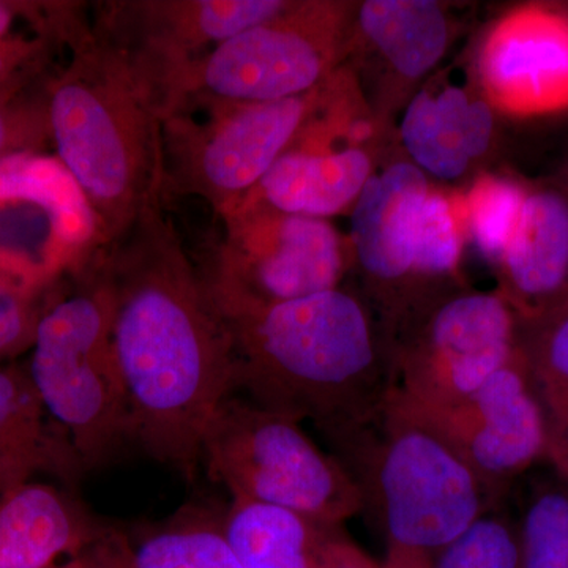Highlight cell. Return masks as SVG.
<instances>
[{
    "label": "cell",
    "mask_w": 568,
    "mask_h": 568,
    "mask_svg": "<svg viewBox=\"0 0 568 568\" xmlns=\"http://www.w3.org/2000/svg\"><path fill=\"white\" fill-rule=\"evenodd\" d=\"M97 260L132 439L192 481L205 428L233 394L226 325L162 205L100 248Z\"/></svg>",
    "instance_id": "6da1fadb"
},
{
    "label": "cell",
    "mask_w": 568,
    "mask_h": 568,
    "mask_svg": "<svg viewBox=\"0 0 568 568\" xmlns=\"http://www.w3.org/2000/svg\"><path fill=\"white\" fill-rule=\"evenodd\" d=\"M222 320L233 394L298 424L312 422L332 448L386 403V339L361 294L339 286Z\"/></svg>",
    "instance_id": "7a4b0ae2"
},
{
    "label": "cell",
    "mask_w": 568,
    "mask_h": 568,
    "mask_svg": "<svg viewBox=\"0 0 568 568\" xmlns=\"http://www.w3.org/2000/svg\"><path fill=\"white\" fill-rule=\"evenodd\" d=\"M44 85L50 140L91 205L103 246L163 200L162 121L121 52L91 21Z\"/></svg>",
    "instance_id": "3957f363"
},
{
    "label": "cell",
    "mask_w": 568,
    "mask_h": 568,
    "mask_svg": "<svg viewBox=\"0 0 568 568\" xmlns=\"http://www.w3.org/2000/svg\"><path fill=\"white\" fill-rule=\"evenodd\" d=\"M332 455L354 478L388 548L435 556L499 507L435 426L388 396Z\"/></svg>",
    "instance_id": "277c9868"
},
{
    "label": "cell",
    "mask_w": 568,
    "mask_h": 568,
    "mask_svg": "<svg viewBox=\"0 0 568 568\" xmlns=\"http://www.w3.org/2000/svg\"><path fill=\"white\" fill-rule=\"evenodd\" d=\"M97 252L74 290L44 305L28 368L44 409L85 470L132 439V420L111 338L110 297Z\"/></svg>",
    "instance_id": "5b68a950"
},
{
    "label": "cell",
    "mask_w": 568,
    "mask_h": 568,
    "mask_svg": "<svg viewBox=\"0 0 568 568\" xmlns=\"http://www.w3.org/2000/svg\"><path fill=\"white\" fill-rule=\"evenodd\" d=\"M354 9L335 0H291L282 13L186 67L164 95L160 121L194 104L274 102L315 91L349 54Z\"/></svg>",
    "instance_id": "8992f818"
},
{
    "label": "cell",
    "mask_w": 568,
    "mask_h": 568,
    "mask_svg": "<svg viewBox=\"0 0 568 568\" xmlns=\"http://www.w3.org/2000/svg\"><path fill=\"white\" fill-rule=\"evenodd\" d=\"M201 465L233 499L290 508L332 526L364 514L361 489L334 455L321 450L298 422L237 394L213 413Z\"/></svg>",
    "instance_id": "52a82bcc"
},
{
    "label": "cell",
    "mask_w": 568,
    "mask_h": 568,
    "mask_svg": "<svg viewBox=\"0 0 568 568\" xmlns=\"http://www.w3.org/2000/svg\"><path fill=\"white\" fill-rule=\"evenodd\" d=\"M325 85L274 102L194 104L162 121L163 196H196L224 219L293 144Z\"/></svg>",
    "instance_id": "ba28073f"
},
{
    "label": "cell",
    "mask_w": 568,
    "mask_h": 568,
    "mask_svg": "<svg viewBox=\"0 0 568 568\" xmlns=\"http://www.w3.org/2000/svg\"><path fill=\"white\" fill-rule=\"evenodd\" d=\"M519 351V320L499 291L447 287L387 338L388 398L414 410L476 392Z\"/></svg>",
    "instance_id": "9c48e42d"
},
{
    "label": "cell",
    "mask_w": 568,
    "mask_h": 568,
    "mask_svg": "<svg viewBox=\"0 0 568 568\" xmlns=\"http://www.w3.org/2000/svg\"><path fill=\"white\" fill-rule=\"evenodd\" d=\"M222 241L200 272L220 316L336 290L349 271V242L328 220L268 209H235Z\"/></svg>",
    "instance_id": "30bf717a"
},
{
    "label": "cell",
    "mask_w": 568,
    "mask_h": 568,
    "mask_svg": "<svg viewBox=\"0 0 568 568\" xmlns=\"http://www.w3.org/2000/svg\"><path fill=\"white\" fill-rule=\"evenodd\" d=\"M376 126L379 121L362 100L354 74L342 67L327 81L313 118L235 209L321 220L353 211L377 168Z\"/></svg>",
    "instance_id": "8fae6325"
},
{
    "label": "cell",
    "mask_w": 568,
    "mask_h": 568,
    "mask_svg": "<svg viewBox=\"0 0 568 568\" xmlns=\"http://www.w3.org/2000/svg\"><path fill=\"white\" fill-rule=\"evenodd\" d=\"M100 248L91 205L58 156L22 151L0 160V275L41 294Z\"/></svg>",
    "instance_id": "7c38bea8"
},
{
    "label": "cell",
    "mask_w": 568,
    "mask_h": 568,
    "mask_svg": "<svg viewBox=\"0 0 568 568\" xmlns=\"http://www.w3.org/2000/svg\"><path fill=\"white\" fill-rule=\"evenodd\" d=\"M291 0H114L93 9L92 28L132 69L160 118L186 67L239 33L271 20Z\"/></svg>",
    "instance_id": "4fadbf2b"
},
{
    "label": "cell",
    "mask_w": 568,
    "mask_h": 568,
    "mask_svg": "<svg viewBox=\"0 0 568 568\" xmlns=\"http://www.w3.org/2000/svg\"><path fill=\"white\" fill-rule=\"evenodd\" d=\"M410 410L435 426L497 504L523 474L548 459L547 420L521 347L465 398L436 409Z\"/></svg>",
    "instance_id": "5bb4252c"
},
{
    "label": "cell",
    "mask_w": 568,
    "mask_h": 568,
    "mask_svg": "<svg viewBox=\"0 0 568 568\" xmlns=\"http://www.w3.org/2000/svg\"><path fill=\"white\" fill-rule=\"evenodd\" d=\"M432 183L409 160L386 164L366 182L351 211V257L365 280L366 304L388 338L424 304L413 276L418 212Z\"/></svg>",
    "instance_id": "9a60e30c"
},
{
    "label": "cell",
    "mask_w": 568,
    "mask_h": 568,
    "mask_svg": "<svg viewBox=\"0 0 568 568\" xmlns=\"http://www.w3.org/2000/svg\"><path fill=\"white\" fill-rule=\"evenodd\" d=\"M477 85L507 114L568 110V10L529 3L507 11L481 41Z\"/></svg>",
    "instance_id": "2e32d148"
},
{
    "label": "cell",
    "mask_w": 568,
    "mask_h": 568,
    "mask_svg": "<svg viewBox=\"0 0 568 568\" xmlns=\"http://www.w3.org/2000/svg\"><path fill=\"white\" fill-rule=\"evenodd\" d=\"M407 160L426 178L465 179L496 140V110L473 82L433 80L409 100L399 122Z\"/></svg>",
    "instance_id": "e0dca14e"
},
{
    "label": "cell",
    "mask_w": 568,
    "mask_h": 568,
    "mask_svg": "<svg viewBox=\"0 0 568 568\" xmlns=\"http://www.w3.org/2000/svg\"><path fill=\"white\" fill-rule=\"evenodd\" d=\"M499 291L519 323L537 320L568 295V192L529 189L521 216L496 265Z\"/></svg>",
    "instance_id": "ac0fdd59"
},
{
    "label": "cell",
    "mask_w": 568,
    "mask_h": 568,
    "mask_svg": "<svg viewBox=\"0 0 568 568\" xmlns=\"http://www.w3.org/2000/svg\"><path fill=\"white\" fill-rule=\"evenodd\" d=\"M114 528L52 485L29 481L0 495V568H48Z\"/></svg>",
    "instance_id": "d6986e66"
},
{
    "label": "cell",
    "mask_w": 568,
    "mask_h": 568,
    "mask_svg": "<svg viewBox=\"0 0 568 568\" xmlns=\"http://www.w3.org/2000/svg\"><path fill=\"white\" fill-rule=\"evenodd\" d=\"M39 473L74 484L88 470L44 409L28 368L0 365V495Z\"/></svg>",
    "instance_id": "ffe728a7"
},
{
    "label": "cell",
    "mask_w": 568,
    "mask_h": 568,
    "mask_svg": "<svg viewBox=\"0 0 568 568\" xmlns=\"http://www.w3.org/2000/svg\"><path fill=\"white\" fill-rule=\"evenodd\" d=\"M454 39L447 7L435 0L355 3L351 44L375 54L402 91L435 70Z\"/></svg>",
    "instance_id": "44dd1931"
},
{
    "label": "cell",
    "mask_w": 568,
    "mask_h": 568,
    "mask_svg": "<svg viewBox=\"0 0 568 568\" xmlns=\"http://www.w3.org/2000/svg\"><path fill=\"white\" fill-rule=\"evenodd\" d=\"M342 526L290 508L233 499L223 532L242 568H324Z\"/></svg>",
    "instance_id": "7402d4cb"
},
{
    "label": "cell",
    "mask_w": 568,
    "mask_h": 568,
    "mask_svg": "<svg viewBox=\"0 0 568 568\" xmlns=\"http://www.w3.org/2000/svg\"><path fill=\"white\" fill-rule=\"evenodd\" d=\"M519 347L548 429V462L568 458V295L548 313L519 323Z\"/></svg>",
    "instance_id": "603a6c76"
},
{
    "label": "cell",
    "mask_w": 568,
    "mask_h": 568,
    "mask_svg": "<svg viewBox=\"0 0 568 568\" xmlns=\"http://www.w3.org/2000/svg\"><path fill=\"white\" fill-rule=\"evenodd\" d=\"M132 568L242 567L224 537L223 515L186 506L133 547Z\"/></svg>",
    "instance_id": "cb8c5ba5"
},
{
    "label": "cell",
    "mask_w": 568,
    "mask_h": 568,
    "mask_svg": "<svg viewBox=\"0 0 568 568\" xmlns=\"http://www.w3.org/2000/svg\"><path fill=\"white\" fill-rule=\"evenodd\" d=\"M463 230L459 200L432 186L418 212L413 276L422 301L459 284Z\"/></svg>",
    "instance_id": "d4e9b609"
},
{
    "label": "cell",
    "mask_w": 568,
    "mask_h": 568,
    "mask_svg": "<svg viewBox=\"0 0 568 568\" xmlns=\"http://www.w3.org/2000/svg\"><path fill=\"white\" fill-rule=\"evenodd\" d=\"M528 186L503 175H478L459 200L465 237L485 260L499 264L517 230Z\"/></svg>",
    "instance_id": "484cf974"
},
{
    "label": "cell",
    "mask_w": 568,
    "mask_h": 568,
    "mask_svg": "<svg viewBox=\"0 0 568 568\" xmlns=\"http://www.w3.org/2000/svg\"><path fill=\"white\" fill-rule=\"evenodd\" d=\"M518 530L521 568H568V485L564 478L544 481L530 493Z\"/></svg>",
    "instance_id": "4316f807"
},
{
    "label": "cell",
    "mask_w": 568,
    "mask_h": 568,
    "mask_svg": "<svg viewBox=\"0 0 568 568\" xmlns=\"http://www.w3.org/2000/svg\"><path fill=\"white\" fill-rule=\"evenodd\" d=\"M433 568H521L519 530L491 508L433 556Z\"/></svg>",
    "instance_id": "83f0119b"
},
{
    "label": "cell",
    "mask_w": 568,
    "mask_h": 568,
    "mask_svg": "<svg viewBox=\"0 0 568 568\" xmlns=\"http://www.w3.org/2000/svg\"><path fill=\"white\" fill-rule=\"evenodd\" d=\"M24 95H0V160L11 153L40 151L44 141H51L47 93L33 99Z\"/></svg>",
    "instance_id": "f1b7e54d"
},
{
    "label": "cell",
    "mask_w": 568,
    "mask_h": 568,
    "mask_svg": "<svg viewBox=\"0 0 568 568\" xmlns=\"http://www.w3.org/2000/svg\"><path fill=\"white\" fill-rule=\"evenodd\" d=\"M39 297L0 275V361L31 349L44 308Z\"/></svg>",
    "instance_id": "f546056e"
},
{
    "label": "cell",
    "mask_w": 568,
    "mask_h": 568,
    "mask_svg": "<svg viewBox=\"0 0 568 568\" xmlns=\"http://www.w3.org/2000/svg\"><path fill=\"white\" fill-rule=\"evenodd\" d=\"M132 552L129 538L112 529L80 555L48 568H132Z\"/></svg>",
    "instance_id": "4dcf8cb0"
},
{
    "label": "cell",
    "mask_w": 568,
    "mask_h": 568,
    "mask_svg": "<svg viewBox=\"0 0 568 568\" xmlns=\"http://www.w3.org/2000/svg\"><path fill=\"white\" fill-rule=\"evenodd\" d=\"M324 568H381L373 562L365 552L351 544L346 537H339L336 541L327 564Z\"/></svg>",
    "instance_id": "1f68e13d"
},
{
    "label": "cell",
    "mask_w": 568,
    "mask_h": 568,
    "mask_svg": "<svg viewBox=\"0 0 568 568\" xmlns=\"http://www.w3.org/2000/svg\"><path fill=\"white\" fill-rule=\"evenodd\" d=\"M39 3L3 2L0 0V39L17 31L18 22L31 17Z\"/></svg>",
    "instance_id": "d6a6232c"
},
{
    "label": "cell",
    "mask_w": 568,
    "mask_h": 568,
    "mask_svg": "<svg viewBox=\"0 0 568 568\" xmlns=\"http://www.w3.org/2000/svg\"><path fill=\"white\" fill-rule=\"evenodd\" d=\"M381 568H433V556L407 549L388 548L387 559Z\"/></svg>",
    "instance_id": "836d02e7"
},
{
    "label": "cell",
    "mask_w": 568,
    "mask_h": 568,
    "mask_svg": "<svg viewBox=\"0 0 568 568\" xmlns=\"http://www.w3.org/2000/svg\"><path fill=\"white\" fill-rule=\"evenodd\" d=\"M556 474H558L560 478H564L568 485V458L564 459L559 466H556Z\"/></svg>",
    "instance_id": "e575fe53"
},
{
    "label": "cell",
    "mask_w": 568,
    "mask_h": 568,
    "mask_svg": "<svg viewBox=\"0 0 568 568\" xmlns=\"http://www.w3.org/2000/svg\"><path fill=\"white\" fill-rule=\"evenodd\" d=\"M562 186H564V189H566V190H567V192H568V183H562Z\"/></svg>",
    "instance_id": "d590c367"
}]
</instances>
